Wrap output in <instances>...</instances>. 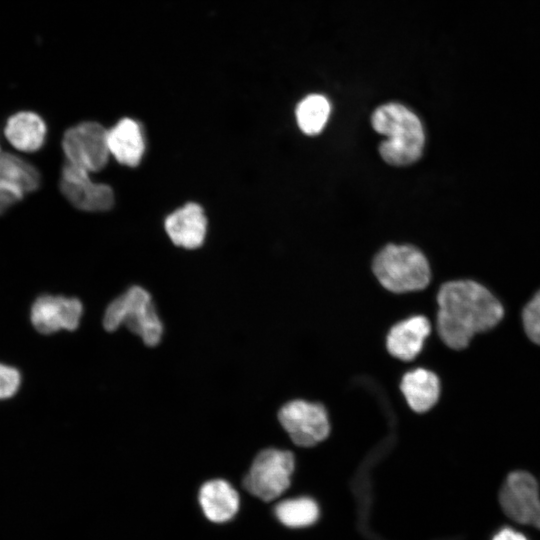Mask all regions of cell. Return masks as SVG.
<instances>
[{
  "instance_id": "9a60e30c",
  "label": "cell",
  "mask_w": 540,
  "mask_h": 540,
  "mask_svg": "<svg viewBox=\"0 0 540 540\" xmlns=\"http://www.w3.org/2000/svg\"><path fill=\"white\" fill-rule=\"evenodd\" d=\"M198 502L205 517L214 523H225L238 512L240 498L226 480L213 479L199 489Z\"/></svg>"
},
{
  "instance_id": "8fae6325",
  "label": "cell",
  "mask_w": 540,
  "mask_h": 540,
  "mask_svg": "<svg viewBox=\"0 0 540 540\" xmlns=\"http://www.w3.org/2000/svg\"><path fill=\"white\" fill-rule=\"evenodd\" d=\"M164 227L171 241L180 247H200L207 232V219L203 208L197 203H187L169 214Z\"/></svg>"
},
{
  "instance_id": "3957f363",
  "label": "cell",
  "mask_w": 540,
  "mask_h": 540,
  "mask_svg": "<svg viewBox=\"0 0 540 540\" xmlns=\"http://www.w3.org/2000/svg\"><path fill=\"white\" fill-rule=\"evenodd\" d=\"M372 269L379 283L393 293L423 290L431 280L428 259L412 245H386L374 257Z\"/></svg>"
},
{
  "instance_id": "7a4b0ae2",
  "label": "cell",
  "mask_w": 540,
  "mask_h": 540,
  "mask_svg": "<svg viewBox=\"0 0 540 540\" xmlns=\"http://www.w3.org/2000/svg\"><path fill=\"white\" fill-rule=\"evenodd\" d=\"M373 129L387 137L379 145L382 159L393 166L410 165L423 154L426 134L419 117L400 103H386L371 117Z\"/></svg>"
},
{
  "instance_id": "ffe728a7",
  "label": "cell",
  "mask_w": 540,
  "mask_h": 540,
  "mask_svg": "<svg viewBox=\"0 0 540 540\" xmlns=\"http://www.w3.org/2000/svg\"><path fill=\"white\" fill-rule=\"evenodd\" d=\"M524 329L528 337L540 345V289L525 305L522 312Z\"/></svg>"
},
{
  "instance_id": "ac0fdd59",
  "label": "cell",
  "mask_w": 540,
  "mask_h": 540,
  "mask_svg": "<svg viewBox=\"0 0 540 540\" xmlns=\"http://www.w3.org/2000/svg\"><path fill=\"white\" fill-rule=\"evenodd\" d=\"M331 113L329 100L320 94L304 97L296 106L295 116L299 129L306 135H318L328 122Z\"/></svg>"
},
{
  "instance_id": "cb8c5ba5",
  "label": "cell",
  "mask_w": 540,
  "mask_h": 540,
  "mask_svg": "<svg viewBox=\"0 0 540 540\" xmlns=\"http://www.w3.org/2000/svg\"><path fill=\"white\" fill-rule=\"evenodd\" d=\"M0 150H1V147H0Z\"/></svg>"
},
{
  "instance_id": "603a6c76",
  "label": "cell",
  "mask_w": 540,
  "mask_h": 540,
  "mask_svg": "<svg viewBox=\"0 0 540 540\" xmlns=\"http://www.w3.org/2000/svg\"><path fill=\"white\" fill-rule=\"evenodd\" d=\"M491 540H528V538L511 527H503L493 535Z\"/></svg>"
},
{
  "instance_id": "e0dca14e",
  "label": "cell",
  "mask_w": 540,
  "mask_h": 540,
  "mask_svg": "<svg viewBox=\"0 0 540 540\" xmlns=\"http://www.w3.org/2000/svg\"><path fill=\"white\" fill-rule=\"evenodd\" d=\"M0 181L14 185L28 194L39 188L41 174L32 163L16 154L0 150Z\"/></svg>"
},
{
  "instance_id": "8992f818",
  "label": "cell",
  "mask_w": 540,
  "mask_h": 540,
  "mask_svg": "<svg viewBox=\"0 0 540 540\" xmlns=\"http://www.w3.org/2000/svg\"><path fill=\"white\" fill-rule=\"evenodd\" d=\"M62 149L67 162L89 172L105 167L110 155L107 130L97 122L86 121L66 130Z\"/></svg>"
},
{
  "instance_id": "5b68a950",
  "label": "cell",
  "mask_w": 540,
  "mask_h": 540,
  "mask_svg": "<svg viewBox=\"0 0 540 540\" xmlns=\"http://www.w3.org/2000/svg\"><path fill=\"white\" fill-rule=\"evenodd\" d=\"M294 466V455L290 451L265 449L253 460L243 486L263 501L274 500L289 487Z\"/></svg>"
},
{
  "instance_id": "7c38bea8",
  "label": "cell",
  "mask_w": 540,
  "mask_h": 540,
  "mask_svg": "<svg viewBox=\"0 0 540 540\" xmlns=\"http://www.w3.org/2000/svg\"><path fill=\"white\" fill-rule=\"evenodd\" d=\"M108 148L120 164L139 165L146 151V138L141 124L132 118H122L107 130Z\"/></svg>"
},
{
  "instance_id": "7402d4cb",
  "label": "cell",
  "mask_w": 540,
  "mask_h": 540,
  "mask_svg": "<svg viewBox=\"0 0 540 540\" xmlns=\"http://www.w3.org/2000/svg\"><path fill=\"white\" fill-rule=\"evenodd\" d=\"M25 195L18 187L0 181V215L20 202Z\"/></svg>"
},
{
  "instance_id": "6da1fadb",
  "label": "cell",
  "mask_w": 540,
  "mask_h": 540,
  "mask_svg": "<svg viewBox=\"0 0 540 540\" xmlns=\"http://www.w3.org/2000/svg\"><path fill=\"white\" fill-rule=\"evenodd\" d=\"M437 331L452 349L465 348L479 332L493 328L503 318L498 298L482 283L456 279L443 283L437 293Z\"/></svg>"
},
{
  "instance_id": "ba28073f",
  "label": "cell",
  "mask_w": 540,
  "mask_h": 540,
  "mask_svg": "<svg viewBox=\"0 0 540 540\" xmlns=\"http://www.w3.org/2000/svg\"><path fill=\"white\" fill-rule=\"evenodd\" d=\"M499 502L503 512L513 521L540 529L539 486L530 473H510L501 487Z\"/></svg>"
},
{
  "instance_id": "2e32d148",
  "label": "cell",
  "mask_w": 540,
  "mask_h": 540,
  "mask_svg": "<svg viewBox=\"0 0 540 540\" xmlns=\"http://www.w3.org/2000/svg\"><path fill=\"white\" fill-rule=\"evenodd\" d=\"M400 389L408 406L417 413H423L438 401L440 382L432 371L416 368L403 375Z\"/></svg>"
},
{
  "instance_id": "44dd1931",
  "label": "cell",
  "mask_w": 540,
  "mask_h": 540,
  "mask_svg": "<svg viewBox=\"0 0 540 540\" xmlns=\"http://www.w3.org/2000/svg\"><path fill=\"white\" fill-rule=\"evenodd\" d=\"M20 372L9 365L0 363V400L9 399L19 390Z\"/></svg>"
},
{
  "instance_id": "277c9868",
  "label": "cell",
  "mask_w": 540,
  "mask_h": 540,
  "mask_svg": "<svg viewBox=\"0 0 540 540\" xmlns=\"http://www.w3.org/2000/svg\"><path fill=\"white\" fill-rule=\"evenodd\" d=\"M122 324L140 336L148 346L157 345L163 334V324L152 298L140 286L130 287L115 298L105 310L103 325L107 331H115Z\"/></svg>"
},
{
  "instance_id": "9c48e42d",
  "label": "cell",
  "mask_w": 540,
  "mask_h": 540,
  "mask_svg": "<svg viewBox=\"0 0 540 540\" xmlns=\"http://www.w3.org/2000/svg\"><path fill=\"white\" fill-rule=\"evenodd\" d=\"M89 171L66 162L61 170L60 190L77 209L87 212L109 210L114 204V192L105 184L91 179Z\"/></svg>"
},
{
  "instance_id": "4fadbf2b",
  "label": "cell",
  "mask_w": 540,
  "mask_h": 540,
  "mask_svg": "<svg viewBox=\"0 0 540 540\" xmlns=\"http://www.w3.org/2000/svg\"><path fill=\"white\" fill-rule=\"evenodd\" d=\"M430 331V322L424 316L404 319L390 328L386 337L387 350L396 359L411 361L421 352Z\"/></svg>"
},
{
  "instance_id": "d6986e66",
  "label": "cell",
  "mask_w": 540,
  "mask_h": 540,
  "mask_svg": "<svg viewBox=\"0 0 540 540\" xmlns=\"http://www.w3.org/2000/svg\"><path fill=\"white\" fill-rule=\"evenodd\" d=\"M275 514L282 524L298 528L313 524L319 516V509L315 501L301 497L280 502Z\"/></svg>"
},
{
  "instance_id": "30bf717a",
  "label": "cell",
  "mask_w": 540,
  "mask_h": 540,
  "mask_svg": "<svg viewBox=\"0 0 540 540\" xmlns=\"http://www.w3.org/2000/svg\"><path fill=\"white\" fill-rule=\"evenodd\" d=\"M82 313L83 306L77 298L44 294L33 302L30 320L38 332L51 334L62 329L75 330Z\"/></svg>"
},
{
  "instance_id": "5bb4252c",
  "label": "cell",
  "mask_w": 540,
  "mask_h": 540,
  "mask_svg": "<svg viewBox=\"0 0 540 540\" xmlns=\"http://www.w3.org/2000/svg\"><path fill=\"white\" fill-rule=\"evenodd\" d=\"M4 135L16 150L32 153L43 147L47 137V125L37 112L20 110L7 118Z\"/></svg>"
},
{
  "instance_id": "52a82bcc",
  "label": "cell",
  "mask_w": 540,
  "mask_h": 540,
  "mask_svg": "<svg viewBox=\"0 0 540 540\" xmlns=\"http://www.w3.org/2000/svg\"><path fill=\"white\" fill-rule=\"evenodd\" d=\"M278 420L297 446H314L326 439L330 433L328 414L318 403L292 400L279 410Z\"/></svg>"
}]
</instances>
